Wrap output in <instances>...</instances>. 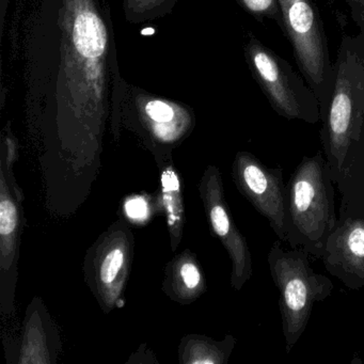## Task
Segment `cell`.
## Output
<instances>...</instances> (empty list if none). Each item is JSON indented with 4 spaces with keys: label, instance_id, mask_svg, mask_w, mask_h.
Listing matches in <instances>:
<instances>
[{
    "label": "cell",
    "instance_id": "obj_12",
    "mask_svg": "<svg viewBox=\"0 0 364 364\" xmlns=\"http://www.w3.org/2000/svg\"><path fill=\"white\" fill-rule=\"evenodd\" d=\"M18 223L16 208L10 200L3 199L0 204V233L3 236L10 235Z\"/></svg>",
    "mask_w": 364,
    "mask_h": 364
},
{
    "label": "cell",
    "instance_id": "obj_11",
    "mask_svg": "<svg viewBox=\"0 0 364 364\" xmlns=\"http://www.w3.org/2000/svg\"><path fill=\"white\" fill-rule=\"evenodd\" d=\"M124 262V255L120 249H114L104 259L101 267V279L104 283H112L118 276Z\"/></svg>",
    "mask_w": 364,
    "mask_h": 364
},
{
    "label": "cell",
    "instance_id": "obj_2",
    "mask_svg": "<svg viewBox=\"0 0 364 364\" xmlns=\"http://www.w3.org/2000/svg\"><path fill=\"white\" fill-rule=\"evenodd\" d=\"M323 152L304 156L285 185V242L321 259L338 217L336 189Z\"/></svg>",
    "mask_w": 364,
    "mask_h": 364
},
{
    "label": "cell",
    "instance_id": "obj_17",
    "mask_svg": "<svg viewBox=\"0 0 364 364\" xmlns=\"http://www.w3.org/2000/svg\"><path fill=\"white\" fill-rule=\"evenodd\" d=\"M155 33V31L153 28H146V29H144V31H142V35H146V36H151V35H153V33Z\"/></svg>",
    "mask_w": 364,
    "mask_h": 364
},
{
    "label": "cell",
    "instance_id": "obj_3",
    "mask_svg": "<svg viewBox=\"0 0 364 364\" xmlns=\"http://www.w3.org/2000/svg\"><path fill=\"white\" fill-rule=\"evenodd\" d=\"M308 252L300 248L285 249L278 240L267 255L270 276L278 289L287 353L304 334L317 302L331 295L333 283L313 269Z\"/></svg>",
    "mask_w": 364,
    "mask_h": 364
},
{
    "label": "cell",
    "instance_id": "obj_13",
    "mask_svg": "<svg viewBox=\"0 0 364 364\" xmlns=\"http://www.w3.org/2000/svg\"><path fill=\"white\" fill-rule=\"evenodd\" d=\"M146 114L157 122H169L173 118L174 112L171 106L161 101H153L146 105Z\"/></svg>",
    "mask_w": 364,
    "mask_h": 364
},
{
    "label": "cell",
    "instance_id": "obj_9",
    "mask_svg": "<svg viewBox=\"0 0 364 364\" xmlns=\"http://www.w3.org/2000/svg\"><path fill=\"white\" fill-rule=\"evenodd\" d=\"M73 40L78 53L85 58L101 57L107 44V35L101 18L90 11L78 14L74 23Z\"/></svg>",
    "mask_w": 364,
    "mask_h": 364
},
{
    "label": "cell",
    "instance_id": "obj_14",
    "mask_svg": "<svg viewBox=\"0 0 364 364\" xmlns=\"http://www.w3.org/2000/svg\"><path fill=\"white\" fill-rule=\"evenodd\" d=\"M348 6L351 18L359 28V33L364 36V0H344Z\"/></svg>",
    "mask_w": 364,
    "mask_h": 364
},
{
    "label": "cell",
    "instance_id": "obj_6",
    "mask_svg": "<svg viewBox=\"0 0 364 364\" xmlns=\"http://www.w3.org/2000/svg\"><path fill=\"white\" fill-rule=\"evenodd\" d=\"M238 188L285 242V185L283 169L264 165L250 153H240L234 164Z\"/></svg>",
    "mask_w": 364,
    "mask_h": 364
},
{
    "label": "cell",
    "instance_id": "obj_18",
    "mask_svg": "<svg viewBox=\"0 0 364 364\" xmlns=\"http://www.w3.org/2000/svg\"><path fill=\"white\" fill-rule=\"evenodd\" d=\"M359 35H360V33H359ZM362 37H363V36H362ZM363 38H364V37H363Z\"/></svg>",
    "mask_w": 364,
    "mask_h": 364
},
{
    "label": "cell",
    "instance_id": "obj_16",
    "mask_svg": "<svg viewBox=\"0 0 364 364\" xmlns=\"http://www.w3.org/2000/svg\"><path fill=\"white\" fill-rule=\"evenodd\" d=\"M125 210L131 218L140 219L146 216L148 208H146V203L144 200L134 199L127 202Z\"/></svg>",
    "mask_w": 364,
    "mask_h": 364
},
{
    "label": "cell",
    "instance_id": "obj_4",
    "mask_svg": "<svg viewBox=\"0 0 364 364\" xmlns=\"http://www.w3.org/2000/svg\"><path fill=\"white\" fill-rule=\"evenodd\" d=\"M278 1L280 28L293 48L300 73L314 91L321 108L329 95L333 63L321 14L313 0Z\"/></svg>",
    "mask_w": 364,
    "mask_h": 364
},
{
    "label": "cell",
    "instance_id": "obj_1",
    "mask_svg": "<svg viewBox=\"0 0 364 364\" xmlns=\"http://www.w3.org/2000/svg\"><path fill=\"white\" fill-rule=\"evenodd\" d=\"M363 121L364 38L344 36L333 63L329 95L321 108V146L334 184Z\"/></svg>",
    "mask_w": 364,
    "mask_h": 364
},
{
    "label": "cell",
    "instance_id": "obj_10",
    "mask_svg": "<svg viewBox=\"0 0 364 364\" xmlns=\"http://www.w3.org/2000/svg\"><path fill=\"white\" fill-rule=\"evenodd\" d=\"M248 11L257 18L274 21L281 27V11L278 0H240Z\"/></svg>",
    "mask_w": 364,
    "mask_h": 364
},
{
    "label": "cell",
    "instance_id": "obj_5",
    "mask_svg": "<svg viewBox=\"0 0 364 364\" xmlns=\"http://www.w3.org/2000/svg\"><path fill=\"white\" fill-rule=\"evenodd\" d=\"M247 55L255 80L279 116L309 124L321 121L314 91L285 59L255 39L251 40Z\"/></svg>",
    "mask_w": 364,
    "mask_h": 364
},
{
    "label": "cell",
    "instance_id": "obj_7",
    "mask_svg": "<svg viewBox=\"0 0 364 364\" xmlns=\"http://www.w3.org/2000/svg\"><path fill=\"white\" fill-rule=\"evenodd\" d=\"M326 270L345 287L364 289V218L338 210L321 257Z\"/></svg>",
    "mask_w": 364,
    "mask_h": 364
},
{
    "label": "cell",
    "instance_id": "obj_8",
    "mask_svg": "<svg viewBox=\"0 0 364 364\" xmlns=\"http://www.w3.org/2000/svg\"><path fill=\"white\" fill-rule=\"evenodd\" d=\"M340 210L364 218V121L358 139L349 146L336 182Z\"/></svg>",
    "mask_w": 364,
    "mask_h": 364
},
{
    "label": "cell",
    "instance_id": "obj_15",
    "mask_svg": "<svg viewBox=\"0 0 364 364\" xmlns=\"http://www.w3.org/2000/svg\"><path fill=\"white\" fill-rule=\"evenodd\" d=\"M183 281L188 289H195L200 282V274L193 264L187 263L181 269Z\"/></svg>",
    "mask_w": 364,
    "mask_h": 364
}]
</instances>
